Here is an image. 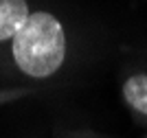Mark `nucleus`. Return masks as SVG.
Wrapping results in <instances>:
<instances>
[{
  "label": "nucleus",
  "instance_id": "nucleus-2",
  "mask_svg": "<svg viewBox=\"0 0 147 138\" xmlns=\"http://www.w3.org/2000/svg\"><path fill=\"white\" fill-rule=\"evenodd\" d=\"M29 15L26 0H0V42L16 35Z\"/></svg>",
  "mask_w": 147,
  "mask_h": 138
},
{
  "label": "nucleus",
  "instance_id": "nucleus-1",
  "mask_svg": "<svg viewBox=\"0 0 147 138\" xmlns=\"http://www.w3.org/2000/svg\"><path fill=\"white\" fill-rule=\"evenodd\" d=\"M66 55L64 29L51 13H31L13 35V59L29 77H49Z\"/></svg>",
  "mask_w": 147,
  "mask_h": 138
},
{
  "label": "nucleus",
  "instance_id": "nucleus-3",
  "mask_svg": "<svg viewBox=\"0 0 147 138\" xmlns=\"http://www.w3.org/2000/svg\"><path fill=\"white\" fill-rule=\"evenodd\" d=\"M125 101L141 114H147V75H134L123 85Z\"/></svg>",
  "mask_w": 147,
  "mask_h": 138
}]
</instances>
